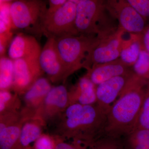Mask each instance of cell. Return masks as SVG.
<instances>
[{
    "label": "cell",
    "instance_id": "cell-1",
    "mask_svg": "<svg viewBox=\"0 0 149 149\" xmlns=\"http://www.w3.org/2000/svg\"><path fill=\"white\" fill-rule=\"evenodd\" d=\"M58 119L55 136L88 148L104 135L107 114L96 104L69 105Z\"/></svg>",
    "mask_w": 149,
    "mask_h": 149
},
{
    "label": "cell",
    "instance_id": "cell-2",
    "mask_svg": "<svg viewBox=\"0 0 149 149\" xmlns=\"http://www.w3.org/2000/svg\"><path fill=\"white\" fill-rule=\"evenodd\" d=\"M149 81L133 72L107 114L104 135L122 139L136 128Z\"/></svg>",
    "mask_w": 149,
    "mask_h": 149
},
{
    "label": "cell",
    "instance_id": "cell-3",
    "mask_svg": "<svg viewBox=\"0 0 149 149\" xmlns=\"http://www.w3.org/2000/svg\"><path fill=\"white\" fill-rule=\"evenodd\" d=\"M115 19L107 9L106 0H88L77 5L75 25L79 35H109L119 27Z\"/></svg>",
    "mask_w": 149,
    "mask_h": 149
},
{
    "label": "cell",
    "instance_id": "cell-4",
    "mask_svg": "<svg viewBox=\"0 0 149 149\" xmlns=\"http://www.w3.org/2000/svg\"><path fill=\"white\" fill-rule=\"evenodd\" d=\"M97 39L96 35H69L56 39L57 47L64 65L66 80L83 68L88 53Z\"/></svg>",
    "mask_w": 149,
    "mask_h": 149
},
{
    "label": "cell",
    "instance_id": "cell-5",
    "mask_svg": "<svg viewBox=\"0 0 149 149\" xmlns=\"http://www.w3.org/2000/svg\"><path fill=\"white\" fill-rule=\"evenodd\" d=\"M77 4L68 1L52 11H47L43 20L42 33L54 39L80 35L75 25Z\"/></svg>",
    "mask_w": 149,
    "mask_h": 149
},
{
    "label": "cell",
    "instance_id": "cell-6",
    "mask_svg": "<svg viewBox=\"0 0 149 149\" xmlns=\"http://www.w3.org/2000/svg\"><path fill=\"white\" fill-rule=\"evenodd\" d=\"M48 8L42 0H16L10 3L12 29L35 30L42 33Z\"/></svg>",
    "mask_w": 149,
    "mask_h": 149
},
{
    "label": "cell",
    "instance_id": "cell-7",
    "mask_svg": "<svg viewBox=\"0 0 149 149\" xmlns=\"http://www.w3.org/2000/svg\"><path fill=\"white\" fill-rule=\"evenodd\" d=\"M125 32L118 27L116 31L105 37H99L88 53L83 63L88 70L93 65L113 61L120 58V53Z\"/></svg>",
    "mask_w": 149,
    "mask_h": 149
},
{
    "label": "cell",
    "instance_id": "cell-8",
    "mask_svg": "<svg viewBox=\"0 0 149 149\" xmlns=\"http://www.w3.org/2000/svg\"><path fill=\"white\" fill-rule=\"evenodd\" d=\"M107 9L118 26L130 34L140 35L145 29L144 17L127 0H106Z\"/></svg>",
    "mask_w": 149,
    "mask_h": 149
},
{
    "label": "cell",
    "instance_id": "cell-9",
    "mask_svg": "<svg viewBox=\"0 0 149 149\" xmlns=\"http://www.w3.org/2000/svg\"><path fill=\"white\" fill-rule=\"evenodd\" d=\"M39 57L13 60L14 76L11 91L18 95H24L38 79L42 77L44 72L40 66Z\"/></svg>",
    "mask_w": 149,
    "mask_h": 149
},
{
    "label": "cell",
    "instance_id": "cell-10",
    "mask_svg": "<svg viewBox=\"0 0 149 149\" xmlns=\"http://www.w3.org/2000/svg\"><path fill=\"white\" fill-rule=\"evenodd\" d=\"M41 69L53 83L66 81L65 70L59 53L55 39L47 38L39 57Z\"/></svg>",
    "mask_w": 149,
    "mask_h": 149
},
{
    "label": "cell",
    "instance_id": "cell-11",
    "mask_svg": "<svg viewBox=\"0 0 149 149\" xmlns=\"http://www.w3.org/2000/svg\"><path fill=\"white\" fill-rule=\"evenodd\" d=\"M68 91L64 85L52 87L35 117L45 123L57 119L69 105Z\"/></svg>",
    "mask_w": 149,
    "mask_h": 149
},
{
    "label": "cell",
    "instance_id": "cell-12",
    "mask_svg": "<svg viewBox=\"0 0 149 149\" xmlns=\"http://www.w3.org/2000/svg\"><path fill=\"white\" fill-rule=\"evenodd\" d=\"M133 73L132 70L127 74L113 77L97 85L96 105L107 114Z\"/></svg>",
    "mask_w": 149,
    "mask_h": 149
},
{
    "label": "cell",
    "instance_id": "cell-13",
    "mask_svg": "<svg viewBox=\"0 0 149 149\" xmlns=\"http://www.w3.org/2000/svg\"><path fill=\"white\" fill-rule=\"evenodd\" d=\"M52 87L49 79L42 77L24 93L23 99L25 107L20 112L24 120H28L35 117L37 111Z\"/></svg>",
    "mask_w": 149,
    "mask_h": 149
},
{
    "label": "cell",
    "instance_id": "cell-14",
    "mask_svg": "<svg viewBox=\"0 0 149 149\" xmlns=\"http://www.w3.org/2000/svg\"><path fill=\"white\" fill-rule=\"evenodd\" d=\"M120 58L113 61L93 65L86 73L92 82L97 85L116 76L127 74L132 71Z\"/></svg>",
    "mask_w": 149,
    "mask_h": 149
},
{
    "label": "cell",
    "instance_id": "cell-15",
    "mask_svg": "<svg viewBox=\"0 0 149 149\" xmlns=\"http://www.w3.org/2000/svg\"><path fill=\"white\" fill-rule=\"evenodd\" d=\"M39 43L33 36L19 34L12 40L8 49L9 57L12 60L39 57L42 50Z\"/></svg>",
    "mask_w": 149,
    "mask_h": 149
},
{
    "label": "cell",
    "instance_id": "cell-16",
    "mask_svg": "<svg viewBox=\"0 0 149 149\" xmlns=\"http://www.w3.org/2000/svg\"><path fill=\"white\" fill-rule=\"evenodd\" d=\"M96 86L85 74L68 91L69 105H93L97 103Z\"/></svg>",
    "mask_w": 149,
    "mask_h": 149
},
{
    "label": "cell",
    "instance_id": "cell-17",
    "mask_svg": "<svg viewBox=\"0 0 149 149\" xmlns=\"http://www.w3.org/2000/svg\"><path fill=\"white\" fill-rule=\"evenodd\" d=\"M46 123L37 118L26 120L22 125L18 143L15 149H32L30 144L35 142L42 133Z\"/></svg>",
    "mask_w": 149,
    "mask_h": 149
},
{
    "label": "cell",
    "instance_id": "cell-18",
    "mask_svg": "<svg viewBox=\"0 0 149 149\" xmlns=\"http://www.w3.org/2000/svg\"><path fill=\"white\" fill-rule=\"evenodd\" d=\"M129 34L130 37L123 40L119 58L130 67L137 61L142 48L140 35Z\"/></svg>",
    "mask_w": 149,
    "mask_h": 149
},
{
    "label": "cell",
    "instance_id": "cell-19",
    "mask_svg": "<svg viewBox=\"0 0 149 149\" xmlns=\"http://www.w3.org/2000/svg\"><path fill=\"white\" fill-rule=\"evenodd\" d=\"M122 140L124 149H149V130L136 128Z\"/></svg>",
    "mask_w": 149,
    "mask_h": 149
},
{
    "label": "cell",
    "instance_id": "cell-20",
    "mask_svg": "<svg viewBox=\"0 0 149 149\" xmlns=\"http://www.w3.org/2000/svg\"><path fill=\"white\" fill-rule=\"evenodd\" d=\"M24 121L20 120L0 130V149H15Z\"/></svg>",
    "mask_w": 149,
    "mask_h": 149
},
{
    "label": "cell",
    "instance_id": "cell-21",
    "mask_svg": "<svg viewBox=\"0 0 149 149\" xmlns=\"http://www.w3.org/2000/svg\"><path fill=\"white\" fill-rule=\"evenodd\" d=\"M14 76L13 60L3 56L0 59V91H11Z\"/></svg>",
    "mask_w": 149,
    "mask_h": 149
},
{
    "label": "cell",
    "instance_id": "cell-22",
    "mask_svg": "<svg viewBox=\"0 0 149 149\" xmlns=\"http://www.w3.org/2000/svg\"><path fill=\"white\" fill-rule=\"evenodd\" d=\"M21 102L18 95L9 90L0 91V114L7 112L19 111Z\"/></svg>",
    "mask_w": 149,
    "mask_h": 149
},
{
    "label": "cell",
    "instance_id": "cell-23",
    "mask_svg": "<svg viewBox=\"0 0 149 149\" xmlns=\"http://www.w3.org/2000/svg\"><path fill=\"white\" fill-rule=\"evenodd\" d=\"M10 3H1L0 10V32L1 39L8 40L12 29L10 13Z\"/></svg>",
    "mask_w": 149,
    "mask_h": 149
},
{
    "label": "cell",
    "instance_id": "cell-24",
    "mask_svg": "<svg viewBox=\"0 0 149 149\" xmlns=\"http://www.w3.org/2000/svg\"><path fill=\"white\" fill-rule=\"evenodd\" d=\"M88 149H124L122 139L104 135L95 141Z\"/></svg>",
    "mask_w": 149,
    "mask_h": 149
},
{
    "label": "cell",
    "instance_id": "cell-25",
    "mask_svg": "<svg viewBox=\"0 0 149 149\" xmlns=\"http://www.w3.org/2000/svg\"><path fill=\"white\" fill-rule=\"evenodd\" d=\"M132 67L134 74L149 80V54L146 51L141 49L139 58Z\"/></svg>",
    "mask_w": 149,
    "mask_h": 149
},
{
    "label": "cell",
    "instance_id": "cell-26",
    "mask_svg": "<svg viewBox=\"0 0 149 149\" xmlns=\"http://www.w3.org/2000/svg\"><path fill=\"white\" fill-rule=\"evenodd\" d=\"M136 128L149 130V81L146 95L139 113Z\"/></svg>",
    "mask_w": 149,
    "mask_h": 149
},
{
    "label": "cell",
    "instance_id": "cell-27",
    "mask_svg": "<svg viewBox=\"0 0 149 149\" xmlns=\"http://www.w3.org/2000/svg\"><path fill=\"white\" fill-rule=\"evenodd\" d=\"M54 149L53 137L46 134H42L34 143L32 149Z\"/></svg>",
    "mask_w": 149,
    "mask_h": 149
},
{
    "label": "cell",
    "instance_id": "cell-28",
    "mask_svg": "<svg viewBox=\"0 0 149 149\" xmlns=\"http://www.w3.org/2000/svg\"><path fill=\"white\" fill-rule=\"evenodd\" d=\"M143 17H149V0H127Z\"/></svg>",
    "mask_w": 149,
    "mask_h": 149
},
{
    "label": "cell",
    "instance_id": "cell-29",
    "mask_svg": "<svg viewBox=\"0 0 149 149\" xmlns=\"http://www.w3.org/2000/svg\"><path fill=\"white\" fill-rule=\"evenodd\" d=\"M52 136L54 141V149H88L81 144L73 142L67 143L65 140L58 136L55 135Z\"/></svg>",
    "mask_w": 149,
    "mask_h": 149
},
{
    "label": "cell",
    "instance_id": "cell-30",
    "mask_svg": "<svg viewBox=\"0 0 149 149\" xmlns=\"http://www.w3.org/2000/svg\"><path fill=\"white\" fill-rule=\"evenodd\" d=\"M140 36L142 49L149 54V27L144 29Z\"/></svg>",
    "mask_w": 149,
    "mask_h": 149
},
{
    "label": "cell",
    "instance_id": "cell-31",
    "mask_svg": "<svg viewBox=\"0 0 149 149\" xmlns=\"http://www.w3.org/2000/svg\"><path fill=\"white\" fill-rule=\"evenodd\" d=\"M68 0H49L48 11H52L64 4Z\"/></svg>",
    "mask_w": 149,
    "mask_h": 149
},
{
    "label": "cell",
    "instance_id": "cell-32",
    "mask_svg": "<svg viewBox=\"0 0 149 149\" xmlns=\"http://www.w3.org/2000/svg\"><path fill=\"white\" fill-rule=\"evenodd\" d=\"M68 1L72 2L74 3L77 5L79 4V3L83 2L88 1V0H68Z\"/></svg>",
    "mask_w": 149,
    "mask_h": 149
},
{
    "label": "cell",
    "instance_id": "cell-33",
    "mask_svg": "<svg viewBox=\"0 0 149 149\" xmlns=\"http://www.w3.org/2000/svg\"><path fill=\"white\" fill-rule=\"evenodd\" d=\"M15 1H16V0H1V3H11Z\"/></svg>",
    "mask_w": 149,
    "mask_h": 149
}]
</instances>
